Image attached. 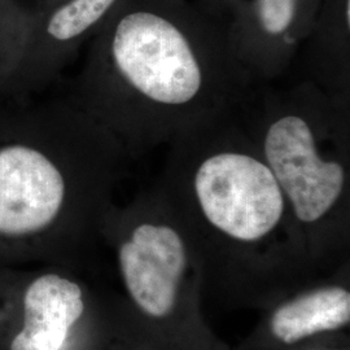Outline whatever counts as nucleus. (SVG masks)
I'll return each mask as SVG.
<instances>
[{
  "label": "nucleus",
  "instance_id": "nucleus-12",
  "mask_svg": "<svg viewBox=\"0 0 350 350\" xmlns=\"http://www.w3.org/2000/svg\"><path fill=\"white\" fill-rule=\"evenodd\" d=\"M196 1L209 7L215 12L222 13L228 17L238 0H196Z\"/></svg>",
  "mask_w": 350,
  "mask_h": 350
},
{
  "label": "nucleus",
  "instance_id": "nucleus-7",
  "mask_svg": "<svg viewBox=\"0 0 350 350\" xmlns=\"http://www.w3.org/2000/svg\"><path fill=\"white\" fill-rule=\"evenodd\" d=\"M121 0H42L25 59L7 94L44 90L96 36Z\"/></svg>",
  "mask_w": 350,
  "mask_h": 350
},
{
  "label": "nucleus",
  "instance_id": "nucleus-2",
  "mask_svg": "<svg viewBox=\"0 0 350 350\" xmlns=\"http://www.w3.org/2000/svg\"><path fill=\"white\" fill-rule=\"evenodd\" d=\"M127 159L70 95H0V263L34 260L100 219Z\"/></svg>",
  "mask_w": 350,
  "mask_h": 350
},
{
  "label": "nucleus",
  "instance_id": "nucleus-5",
  "mask_svg": "<svg viewBox=\"0 0 350 350\" xmlns=\"http://www.w3.org/2000/svg\"><path fill=\"white\" fill-rule=\"evenodd\" d=\"M166 201L144 202L120 222L117 257L126 289L153 318L172 313L189 258L186 232Z\"/></svg>",
  "mask_w": 350,
  "mask_h": 350
},
{
  "label": "nucleus",
  "instance_id": "nucleus-1",
  "mask_svg": "<svg viewBox=\"0 0 350 350\" xmlns=\"http://www.w3.org/2000/svg\"><path fill=\"white\" fill-rule=\"evenodd\" d=\"M253 86L225 14L196 0H121L70 96L137 157L239 116Z\"/></svg>",
  "mask_w": 350,
  "mask_h": 350
},
{
  "label": "nucleus",
  "instance_id": "nucleus-4",
  "mask_svg": "<svg viewBox=\"0 0 350 350\" xmlns=\"http://www.w3.org/2000/svg\"><path fill=\"white\" fill-rule=\"evenodd\" d=\"M169 148V193L217 238L253 245L286 222L287 202L269 165L234 116L176 140Z\"/></svg>",
  "mask_w": 350,
  "mask_h": 350
},
{
  "label": "nucleus",
  "instance_id": "nucleus-6",
  "mask_svg": "<svg viewBox=\"0 0 350 350\" xmlns=\"http://www.w3.org/2000/svg\"><path fill=\"white\" fill-rule=\"evenodd\" d=\"M325 0H238L227 18L239 63L250 79L271 82L310 37Z\"/></svg>",
  "mask_w": 350,
  "mask_h": 350
},
{
  "label": "nucleus",
  "instance_id": "nucleus-8",
  "mask_svg": "<svg viewBox=\"0 0 350 350\" xmlns=\"http://www.w3.org/2000/svg\"><path fill=\"white\" fill-rule=\"evenodd\" d=\"M14 308L7 350H65L86 305L75 280L40 273L26 280Z\"/></svg>",
  "mask_w": 350,
  "mask_h": 350
},
{
  "label": "nucleus",
  "instance_id": "nucleus-13",
  "mask_svg": "<svg viewBox=\"0 0 350 350\" xmlns=\"http://www.w3.org/2000/svg\"><path fill=\"white\" fill-rule=\"evenodd\" d=\"M24 3H26L31 10H34L37 7L38 4L42 1V0H23Z\"/></svg>",
  "mask_w": 350,
  "mask_h": 350
},
{
  "label": "nucleus",
  "instance_id": "nucleus-10",
  "mask_svg": "<svg viewBox=\"0 0 350 350\" xmlns=\"http://www.w3.org/2000/svg\"><path fill=\"white\" fill-rule=\"evenodd\" d=\"M349 321V291L323 288L280 306L273 314L270 328L279 341L293 344L319 332L338 329Z\"/></svg>",
  "mask_w": 350,
  "mask_h": 350
},
{
  "label": "nucleus",
  "instance_id": "nucleus-11",
  "mask_svg": "<svg viewBox=\"0 0 350 350\" xmlns=\"http://www.w3.org/2000/svg\"><path fill=\"white\" fill-rule=\"evenodd\" d=\"M33 14L23 0H0V95L8 92L25 59Z\"/></svg>",
  "mask_w": 350,
  "mask_h": 350
},
{
  "label": "nucleus",
  "instance_id": "nucleus-9",
  "mask_svg": "<svg viewBox=\"0 0 350 350\" xmlns=\"http://www.w3.org/2000/svg\"><path fill=\"white\" fill-rule=\"evenodd\" d=\"M350 0H325L305 42L308 81L329 96L350 101Z\"/></svg>",
  "mask_w": 350,
  "mask_h": 350
},
{
  "label": "nucleus",
  "instance_id": "nucleus-3",
  "mask_svg": "<svg viewBox=\"0 0 350 350\" xmlns=\"http://www.w3.org/2000/svg\"><path fill=\"white\" fill-rule=\"evenodd\" d=\"M350 101L312 81L263 95L245 129L302 228L338 218L349 187Z\"/></svg>",
  "mask_w": 350,
  "mask_h": 350
}]
</instances>
